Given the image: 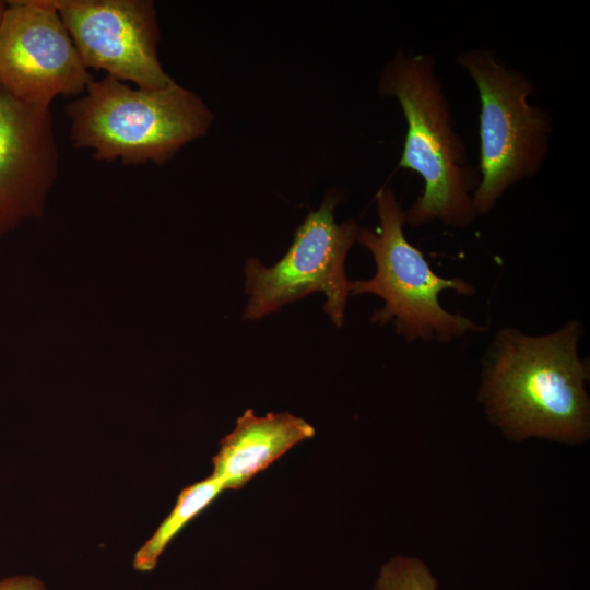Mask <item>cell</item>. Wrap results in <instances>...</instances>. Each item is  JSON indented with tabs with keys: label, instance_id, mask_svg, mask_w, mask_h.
<instances>
[{
	"label": "cell",
	"instance_id": "cell-10",
	"mask_svg": "<svg viewBox=\"0 0 590 590\" xmlns=\"http://www.w3.org/2000/svg\"><path fill=\"white\" fill-rule=\"evenodd\" d=\"M314 435L315 428L302 417L287 412L258 416L248 409L221 440L212 459L211 475L225 489H238L296 444Z\"/></svg>",
	"mask_w": 590,
	"mask_h": 590
},
{
	"label": "cell",
	"instance_id": "cell-14",
	"mask_svg": "<svg viewBox=\"0 0 590 590\" xmlns=\"http://www.w3.org/2000/svg\"><path fill=\"white\" fill-rule=\"evenodd\" d=\"M7 5H8V1L0 0V25H1V21H2Z\"/></svg>",
	"mask_w": 590,
	"mask_h": 590
},
{
	"label": "cell",
	"instance_id": "cell-3",
	"mask_svg": "<svg viewBox=\"0 0 590 590\" xmlns=\"http://www.w3.org/2000/svg\"><path fill=\"white\" fill-rule=\"evenodd\" d=\"M70 139L98 162L164 165L182 146L204 137L214 120L194 92L175 81L161 88L132 87L104 75L69 103Z\"/></svg>",
	"mask_w": 590,
	"mask_h": 590
},
{
	"label": "cell",
	"instance_id": "cell-9",
	"mask_svg": "<svg viewBox=\"0 0 590 590\" xmlns=\"http://www.w3.org/2000/svg\"><path fill=\"white\" fill-rule=\"evenodd\" d=\"M59 164L50 107L0 85V237L44 214Z\"/></svg>",
	"mask_w": 590,
	"mask_h": 590
},
{
	"label": "cell",
	"instance_id": "cell-8",
	"mask_svg": "<svg viewBox=\"0 0 590 590\" xmlns=\"http://www.w3.org/2000/svg\"><path fill=\"white\" fill-rule=\"evenodd\" d=\"M85 67L142 88L174 80L158 58L157 12L150 0H51Z\"/></svg>",
	"mask_w": 590,
	"mask_h": 590
},
{
	"label": "cell",
	"instance_id": "cell-11",
	"mask_svg": "<svg viewBox=\"0 0 590 590\" xmlns=\"http://www.w3.org/2000/svg\"><path fill=\"white\" fill-rule=\"evenodd\" d=\"M224 489L223 483L212 475L185 487L168 516L137 551L134 569L143 573L153 570L170 541Z\"/></svg>",
	"mask_w": 590,
	"mask_h": 590
},
{
	"label": "cell",
	"instance_id": "cell-12",
	"mask_svg": "<svg viewBox=\"0 0 590 590\" xmlns=\"http://www.w3.org/2000/svg\"><path fill=\"white\" fill-rule=\"evenodd\" d=\"M437 580L418 559L394 557L380 569L375 590H436Z\"/></svg>",
	"mask_w": 590,
	"mask_h": 590
},
{
	"label": "cell",
	"instance_id": "cell-13",
	"mask_svg": "<svg viewBox=\"0 0 590 590\" xmlns=\"http://www.w3.org/2000/svg\"><path fill=\"white\" fill-rule=\"evenodd\" d=\"M0 590H46L45 583L31 575L10 576L0 580Z\"/></svg>",
	"mask_w": 590,
	"mask_h": 590
},
{
	"label": "cell",
	"instance_id": "cell-5",
	"mask_svg": "<svg viewBox=\"0 0 590 590\" xmlns=\"http://www.w3.org/2000/svg\"><path fill=\"white\" fill-rule=\"evenodd\" d=\"M379 225L376 231L361 228L356 241L368 249L376 263L375 274L367 280L351 281L350 294H374L385 305L376 310L371 321L392 322L399 334L415 340L441 343L484 328L473 320L444 309L438 299L445 290L460 295L475 293L472 284L461 278L445 279L436 274L423 252L405 237V211L389 187L375 197Z\"/></svg>",
	"mask_w": 590,
	"mask_h": 590
},
{
	"label": "cell",
	"instance_id": "cell-2",
	"mask_svg": "<svg viewBox=\"0 0 590 590\" xmlns=\"http://www.w3.org/2000/svg\"><path fill=\"white\" fill-rule=\"evenodd\" d=\"M378 92L398 101L406 121L399 167L424 181L422 192L405 210V225L436 221L459 228L471 225L476 219L472 198L480 174L469 163L464 140L455 129L435 58L411 48L398 49L380 73Z\"/></svg>",
	"mask_w": 590,
	"mask_h": 590
},
{
	"label": "cell",
	"instance_id": "cell-6",
	"mask_svg": "<svg viewBox=\"0 0 590 590\" xmlns=\"http://www.w3.org/2000/svg\"><path fill=\"white\" fill-rule=\"evenodd\" d=\"M337 201L331 193L308 213L288 250L274 266L266 267L257 258L247 260L245 291L249 299L245 320L261 319L286 304L322 292L323 311L335 327H342L351 284L345 259L361 227L354 220L335 221Z\"/></svg>",
	"mask_w": 590,
	"mask_h": 590
},
{
	"label": "cell",
	"instance_id": "cell-7",
	"mask_svg": "<svg viewBox=\"0 0 590 590\" xmlns=\"http://www.w3.org/2000/svg\"><path fill=\"white\" fill-rule=\"evenodd\" d=\"M93 80L51 0L8 1L0 25V85L50 107L80 96Z\"/></svg>",
	"mask_w": 590,
	"mask_h": 590
},
{
	"label": "cell",
	"instance_id": "cell-1",
	"mask_svg": "<svg viewBox=\"0 0 590 590\" xmlns=\"http://www.w3.org/2000/svg\"><path fill=\"white\" fill-rule=\"evenodd\" d=\"M582 332L571 320L544 335L515 328L495 334L484 356L480 398L508 434L560 440L588 434L589 369L578 352Z\"/></svg>",
	"mask_w": 590,
	"mask_h": 590
},
{
	"label": "cell",
	"instance_id": "cell-4",
	"mask_svg": "<svg viewBox=\"0 0 590 590\" xmlns=\"http://www.w3.org/2000/svg\"><path fill=\"white\" fill-rule=\"evenodd\" d=\"M457 63L474 81L479 99L480 184L473 193L477 215L488 213L514 185L534 177L548 154L553 119L529 103L533 81L507 67L489 48L461 51Z\"/></svg>",
	"mask_w": 590,
	"mask_h": 590
}]
</instances>
